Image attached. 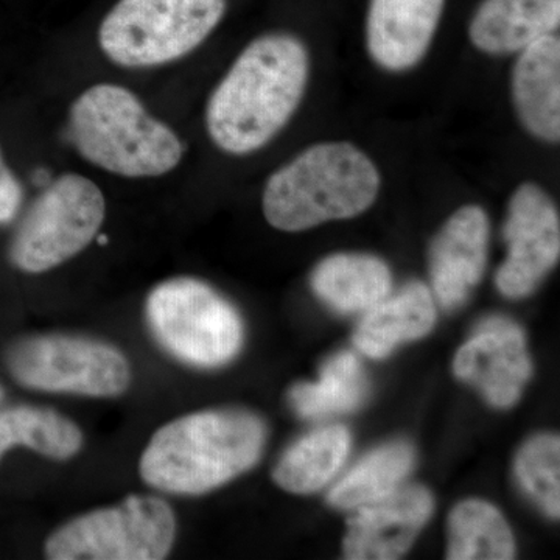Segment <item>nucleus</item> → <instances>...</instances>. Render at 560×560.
Masks as SVG:
<instances>
[{
    "label": "nucleus",
    "instance_id": "obj_1",
    "mask_svg": "<svg viewBox=\"0 0 560 560\" xmlns=\"http://www.w3.org/2000/svg\"><path fill=\"white\" fill-rule=\"evenodd\" d=\"M308 79L311 54L298 36L272 32L250 40L206 106L213 145L231 156L267 147L300 109Z\"/></svg>",
    "mask_w": 560,
    "mask_h": 560
},
{
    "label": "nucleus",
    "instance_id": "obj_2",
    "mask_svg": "<svg viewBox=\"0 0 560 560\" xmlns=\"http://www.w3.org/2000/svg\"><path fill=\"white\" fill-rule=\"evenodd\" d=\"M265 441L267 427L253 412H194L153 434L140 458V477L162 492L201 495L248 471Z\"/></svg>",
    "mask_w": 560,
    "mask_h": 560
},
{
    "label": "nucleus",
    "instance_id": "obj_3",
    "mask_svg": "<svg viewBox=\"0 0 560 560\" xmlns=\"http://www.w3.org/2000/svg\"><path fill=\"white\" fill-rule=\"evenodd\" d=\"M382 189L377 165L342 140L313 143L272 173L261 209L275 230L308 231L329 221L355 219Z\"/></svg>",
    "mask_w": 560,
    "mask_h": 560
},
{
    "label": "nucleus",
    "instance_id": "obj_4",
    "mask_svg": "<svg viewBox=\"0 0 560 560\" xmlns=\"http://www.w3.org/2000/svg\"><path fill=\"white\" fill-rule=\"evenodd\" d=\"M69 136L83 160L124 178L167 175L184 156L176 132L119 84H95L72 103Z\"/></svg>",
    "mask_w": 560,
    "mask_h": 560
},
{
    "label": "nucleus",
    "instance_id": "obj_5",
    "mask_svg": "<svg viewBox=\"0 0 560 560\" xmlns=\"http://www.w3.org/2000/svg\"><path fill=\"white\" fill-rule=\"evenodd\" d=\"M228 0H119L103 18L98 46L121 68L171 65L219 27Z\"/></svg>",
    "mask_w": 560,
    "mask_h": 560
},
{
    "label": "nucleus",
    "instance_id": "obj_6",
    "mask_svg": "<svg viewBox=\"0 0 560 560\" xmlns=\"http://www.w3.org/2000/svg\"><path fill=\"white\" fill-rule=\"evenodd\" d=\"M145 312L162 348L190 366L212 370L241 352V315L200 279L164 280L151 290Z\"/></svg>",
    "mask_w": 560,
    "mask_h": 560
},
{
    "label": "nucleus",
    "instance_id": "obj_7",
    "mask_svg": "<svg viewBox=\"0 0 560 560\" xmlns=\"http://www.w3.org/2000/svg\"><path fill=\"white\" fill-rule=\"evenodd\" d=\"M176 539L175 512L160 497L131 495L62 525L47 539L50 560H161Z\"/></svg>",
    "mask_w": 560,
    "mask_h": 560
},
{
    "label": "nucleus",
    "instance_id": "obj_8",
    "mask_svg": "<svg viewBox=\"0 0 560 560\" xmlns=\"http://www.w3.org/2000/svg\"><path fill=\"white\" fill-rule=\"evenodd\" d=\"M105 213V197L94 180L77 173L60 176L25 213L11 242V264L31 275L60 267L90 246Z\"/></svg>",
    "mask_w": 560,
    "mask_h": 560
},
{
    "label": "nucleus",
    "instance_id": "obj_9",
    "mask_svg": "<svg viewBox=\"0 0 560 560\" xmlns=\"http://www.w3.org/2000/svg\"><path fill=\"white\" fill-rule=\"evenodd\" d=\"M14 381L46 393L116 397L130 386V363L108 342L72 335L25 338L7 353Z\"/></svg>",
    "mask_w": 560,
    "mask_h": 560
},
{
    "label": "nucleus",
    "instance_id": "obj_10",
    "mask_svg": "<svg viewBox=\"0 0 560 560\" xmlns=\"http://www.w3.org/2000/svg\"><path fill=\"white\" fill-rule=\"evenodd\" d=\"M508 256L495 283L511 300L529 296L558 265L560 219L558 208L539 184L523 183L512 194L503 228Z\"/></svg>",
    "mask_w": 560,
    "mask_h": 560
},
{
    "label": "nucleus",
    "instance_id": "obj_11",
    "mask_svg": "<svg viewBox=\"0 0 560 560\" xmlns=\"http://www.w3.org/2000/svg\"><path fill=\"white\" fill-rule=\"evenodd\" d=\"M530 371L525 334L500 316L481 323L453 361L456 377L480 389L497 408H510L521 399Z\"/></svg>",
    "mask_w": 560,
    "mask_h": 560
},
{
    "label": "nucleus",
    "instance_id": "obj_12",
    "mask_svg": "<svg viewBox=\"0 0 560 560\" xmlns=\"http://www.w3.org/2000/svg\"><path fill=\"white\" fill-rule=\"evenodd\" d=\"M434 501L422 486H407L357 508L342 544L350 560H394L410 550L430 521Z\"/></svg>",
    "mask_w": 560,
    "mask_h": 560
},
{
    "label": "nucleus",
    "instance_id": "obj_13",
    "mask_svg": "<svg viewBox=\"0 0 560 560\" xmlns=\"http://www.w3.org/2000/svg\"><path fill=\"white\" fill-rule=\"evenodd\" d=\"M490 224L480 206L452 213L430 246L434 296L445 311H455L481 282L488 265Z\"/></svg>",
    "mask_w": 560,
    "mask_h": 560
},
{
    "label": "nucleus",
    "instance_id": "obj_14",
    "mask_svg": "<svg viewBox=\"0 0 560 560\" xmlns=\"http://www.w3.org/2000/svg\"><path fill=\"white\" fill-rule=\"evenodd\" d=\"M445 0H370L366 49L378 68L408 72L429 54Z\"/></svg>",
    "mask_w": 560,
    "mask_h": 560
},
{
    "label": "nucleus",
    "instance_id": "obj_15",
    "mask_svg": "<svg viewBox=\"0 0 560 560\" xmlns=\"http://www.w3.org/2000/svg\"><path fill=\"white\" fill-rule=\"evenodd\" d=\"M511 97L522 127L540 142L560 140V39L544 36L517 54Z\"/></svg>",
    "mask_w": 560,
    "mask_h": 560
},
{
    "label": "nucleus",
    "instance_id": "obj_16",
    "mask_svg": "<svg viewBox=\"0 0 560 560\" xmlns=\"http://www.w3.org/2000/svg\"><path fill=\"white\" fill-rule=\"evenodd\" d=\"M560 0H482L469 24L471 46L490 57H506L558 33Z\"/></svg>",
    "mask_w": 560,
    "mask_h": 560
},
{
    "label": "nucleus",
    "instance_id": "obj_17",
    "mask_svg": "<svg viewBox=\"0 0 560 560\" xmlns=\"http://www.w3.org/2000/svg\"><path fill=\"white\" fill-rule=\"evenodd\" d=\"M436 323V305L429 287L410 282L366 312L353 335L364 355L385 359L404 342L429 335Z\"/></svg>",
    "mask_w": 560,
    "mask_h": 560
},
{
    "label": "nucleus",
    "instance_id": "obj_18",
    "mask_svg": "<svg viewBox=\"0 0 560 560\" xmlns=\"http://www.w3.org/2000/svg\"><path fill=\"white\" fill-rule=\"evenodd\" d=\"M312 289L340 313L368 312L388 296L393 276L388 265L371 254H331L312 272Z\"/></svg>",
    "mask_w": 560,
    "mask_h": 560
},
{
    "label": "nucleus",
    "instance_id": "obj_19",
    "mask_svg": "<svg viewBox=\"0 0 560 560\" xmlns=\"http://www.w3.org/2000/svg\"><path fill=\"white\" fill-rule=\"evenodd\" d=\"M350 451V434L342 425L312 431L283 453L272 471L276 485L287 492H318L341 470Z\"/></svg>",
    "mask_w": 560,
    "mask_h": 560
},
{
    "label": "nucleus",
    "instance_id": "obj_20",
    "mask_svg": "<svg viewBox=\"0 0 560 560\" xmlns=\"http://www.w3.org/2000/svg\"><path fill=\"white\" fill-rule=\"evenodd\" d=\"M368 378L355 353L338 352L323 364L319 381L291 388V407L304 419L355 410L366 399Z\"/></svg>",
    "mask_w": 560,
    "mask_h": 560
},
{
    "label": "nucleus",
    "instance_id": "obj_21",
    "mask_svg": "<svg viewBox=\"0 0 560 560\" xmlns=\"http://www.w3.org/2000/svg\"><path fill=\"white\" fill-rule=\"evenodd\" d=\"M415 448L399 441L371 452L350 469L334 488L327 501L337 510H357L399 489L415 466Z\"/></svg>",
    "mask_w": 560,
    "mask_h": 560
},
{
    "label": "nucleus",
    "instance_id": "obj_22",
    "mask_svg": "<svg viewBox=\"0 0 560 560\" xmlns=\"http://www.w3.org/2000/svg\"><path fill=\"white\" fill-rule=\"evenodd\" d=\"M515 540L508 522L492 504L481 500L459 503L448 517L451 560H510Z\"/></svg>",
    "mask_w": 560,
    "mask_h": 560
},
{
    "label": "nucleus",
    "instance_id": "obj_23",
    "mask_svg": "<svg viewBox=\"0 0 560 560\" xmlns=\"http://www.w3.org/2000/svg\"><path fill=\"white\" fill-rule=\"evenodd\" d=\"M18 445L50 459L66 460L81 451L83 434L60 412L32 407L10 408L0 412V459Z\"/></svg>",
    "mask_w": 560,
    "mask_h": 560
},
{
    "label": "nucleus",
    "instance_id": "obj_24",
    "mask_svg": "<svg viewBox=\"0 0 560 560\" xmlns=\"http://www.w3.org/2000/svg\"><path fill=\"white\" fill-rule=\"evenodd\" d=\"M515 475L526 493L551 518L560 515V441L539 434L526 442L515 459Z\"/></svg>",
    "mask_w": 560,
    "mask_h": 560
},
{
    "label": "nucleus",
    "instance_id": "obj_25",
    "mask_svg": "<svg viewBox=\"0 0 560 560\" xmlns=\"http://www.w3.org/2000/svg\"><path fill=\"white\" fill-rule=\"evenodd\" d=\"M24 201V190L18 176L11 172L0 150V224L16 219Z\"/></svg>",
    "mask_w": 560,
    "mask_h": 560
},
{
    "label": "nucleus",
    "instance_id": "obj_26",
    "mask_svg": "<svg viewBox=\"0 0 560 560\" xmlns=\"http://www.w3.org/2000/svg\"><path fill=\"white\" fill-rule=\"evenodd\" d=\"M2 396H3V390H2V388H0V400H2Z\"/></svg>",
    "mask_w": 560,
    "mask_h": 560
}]
</instances>
